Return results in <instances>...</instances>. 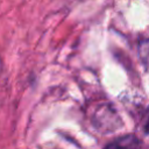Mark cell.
<instances>
[{
    "instance_id": "6da1fadb",
    "label": "cell",
    "mask_w": 149,
    "mask_h": 149,
    "mask_svg": "<svg viewBox=\"0 0 149 149\" xmlns=\"http://www.w3.org/2000/svg\"><path fill=\"white\" fill-rule=\"evenodd\" d=\"M141 146V141L135 135H125L119 139H115L113 142L108 143L107 148H139Z\"/></svg>"
},
{
    "instance_id": "7a4b0ae2",
    "label": "cell",
    "mask_w": 149,
    "mask_h": 149,
    "mask_svg": "<svg viewBox=\"0 0 149 149\" xmlns=\"http://www.w3.org/2000/svg\"><path fill=\"white\" fill-rule=\"evenodd\" d=\"M140 56L142 57L143 65L147 66V57H148V41L144 38L140 44Z\"/></svg>"
}]
</instances>
